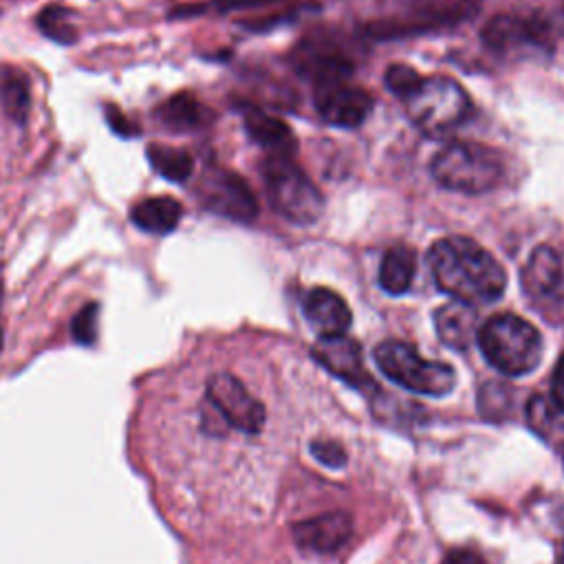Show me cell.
<instances>
[{
    "instance_id": "11",
    "label": "cell",
    "mask_w": 564,
    "mask_h": 564,
    "mask_svg": "<svg viewBox=\"0 0 564 564\" xmlns=\"http://www.w3.org/2000/svg\"><path fill=\"white\" fill-rule=\"evenodd\" d=\"M293 62L297 73L308 77L315 86L346 82V77L352 73L350 57L326 40L300 42L293 53Z\"/></svg>"
},
{
    "instance_id": "21",
    "label": "cell",
    "mask_w": 564,
    "mask_h": 564,
    "mask_svg": "<svg viewBox=\"0 0 564 564\" xmlns=\"http://www.w3.org/2000/svg\"><path fill=\"white\" fill-rule=\"evenodd\" d=\"M416 256L408 245H392L379 267V284L390 295H403L414 280Z\"/></svg>"
},
{
    "instance_id": "30",
    "label": "cell",
    "mask_w": 564,
    "mask_h": 564,
    "mask_svg": "<svg viewBox=\"0 0 564 564\" xmlns=\"http://www.w3.org/2000/svg\"><path fill=\"white\" fill-rule=\"evenodd\" d=\"M551 399H553V405L560 412H564V352L560 355L551 375Z\"/></svg>"
},
{
    "instance_id": "33",
    "label": "cell",
    "mask_w": 564,
    "mask_h": 564,
    "mask_svg": "<svg viewBox=\"0 0 564 564\" xmlns=\"http://www.w3.org/2000/svg\"><path fill=\"white\" fill-rule=\"evenodd\" d=\"M555 564H564V542H562V546L557 551V562Z\"/></svg>"
},
{
    "instance_id": "29",
    "label": "cell",
    "mask_w": 564,
    "mask_h": 564,
    "mask_svg": "<svg viewBox=\"0 0 564 564\" xmlns=\"http://www.w3.org/2000/svg\"><path fill=\"white\" fill-rule=\"evenodd\" d=\"M106 112V121H108V128L117 134V137H123V139H134L139 134V126L132 123L119 108L115 106H106L104 108Z\"/></svg>"
},
{
    "instance_id": "4",
    "label": "cell",
    "mask_w": 564,
    "mask_h": 564,
    "mask_svg": "<svg viewBox=\"0 0 564 564\" xmlns=\"http://www.w3.org/2000/svg\"><path fill=\"white\" fill-rule=\"evenodd\" d=\"M434 181L463 194H485L500 185L505 176L502 159L496 150L474 141H452L443 145L432 163Z\"/></svg>"
},
{
    "instance_id": "10",
    "label": "cell",
    "mask_w": 564,
    "mask_h": 564,
    "mask_svg": "<svg viewBox=\"0 0 564 564\" xmlns=\"http://www.w3.org/2000/svg\"><path fill=\"white\" fill-rule=\"evenodd\" d=\"M315 108L322 119L339 128H357L372 110V97L346 82L315 86Z\"/></svg>"
},
{
    "instance_id": "28",
    "label": "cell",
    "mask_w": 564,
    "mask_h": 564,
    "mask_svg": "<svg viewBox=\"0 0 564 564\" xmlns=\"http://www.w3.org/2000/svg\"><path fill=\"white\" fill-rule=\"evenodd\" d=\"M308 452L313 454V458L330 469H339L346 465V449L341 443L337 441H313Z\"/></svg>"
},
{
    "instance_id": "8",
    "label": "cell",
    "mask_w": 564,
    "mask_h": 564,
    "mask_svg": "<svg viewBox=\"0 0 564 564\" xmlns=\"http://www.w3.org/2000/svg\"><path fill=\"white\" fill-rule=\"evenodd\" d=\"M198 196L205 209L229 220L251 223L258 216V200L251 187L240 174L227 167L205 170L198 185Z\"/></svg>"
},
{
    "instance_id": "19",
    "label": "cell",
    "mask_w": 564,
    "mask_h": 564,
    "mask_svg": "<svg viewBox=\"0 0 564 564\" xmlns=\"http://www.w3.org/2000/svg\"><path fill=\"white\" fill-rule=\"evenodd\" d=\"M562 280V262L555 249L540 245L531 251L522 269V286L531 297L551 295Z\"/></svg>"
},
{
    "instance_id": "32",
    "label": "cell",
    "mask_w": 564,
    "mask_h": 564,
    "mask_svg": "<svg viewBox=\"0 0 564 564\" xmlns=\"http://www.w3.org/2000/svg\"><path fill=\"white\" fill-rule=\"evenodd\" d=\"M269 2H278V0H216V4L223 11H234V9H251V7H262Z\"/></svg>"
},
{
    "instance_id": "6",
    "label": "cell",
    "mask_w": 564,
    "mask_h": 564,
    "mask_svg": "<svg viewBox=\"0 0 564 564\" xmlns=\"http://www.w3.org/2000/svg\"><path fill=\"white\" fill-rule=\"evenodd\" d=\"M267 196L273 209L291 223L308 225L322 216L324 198L293 156L269 154L262 163Z\"/></svg>"
},
{
    "instance_id": "20",
    "label": "cell",
    "mask_w": 564,
    "mask_h": 564,
    "mask_svg": "<svg viewBox=\"0 0 564 564\" xmlns=\"http://www.w3.org/2000/svg\"><path fill=\"white\" fill-rule=\"evenodd\" d=\"M476 0H410L414 20L405 24V31H416V26H447L467 20L476 13Z\"/></svg>"
},
{
    "instance_id": "27",
    "label": "cell",
    "mask_w": 564,
    "mask_h": 564,
    "mask_svg": "<svg viewBox=\"0 0 564 564\" xmlns=\"http://www.w3.org/2000/svg\"><path fill=\"white\" fill-rule=\"evenodd\" d=\"M97 317H99V304L90 302L86 306H82V311L73 317L70 324V333L75 337V341L88 346L95 341L97 337Z\"/></svg>"
},
{
    "instance_id": "18",
    "label": "cell",
    "mask_w": 564,
    "mask_h": 564,
    "mask_svg": "<svg viewBox=\"0 0 564 564\" xmlns=\"http://www.w3.org/2000/svg\"><path fill=\"white\" fill-rule=\"evenodd\" d=\"M183 216V205L172 196H150L139 200L132 212L130 220L137 229L154 236L170 234L178 227Z\"/></svg>"
},
{
    "instance_id": "23",
    "label": "cell",
    "mask_w": 564,
    "mask_h": 564,
    "mask_svg": "<svg viewBox=\"0 0 564 564\" xmlns=\"http://www.w3.org/2000/svg\"><path fill=\"white\" fill-rule=\"evenodd\" d=\"M70 18H73L70 9L59 7V4H48L37 13L35 24L44 37H48L62 46H68V44L77 42V26L73 24Z\"/></svg>"
},
{
    "instance_id": "14",
    "label": "cell",
    "mask_w": 564,
    "mask_h": 564,
    "mask_svg": "<svg viewBox=\"0 0 564 564\" xmlns=\"http://www.w3.org/2000/svg\"><path fill=\"white\" fill-rule=\"evenodd\" d=\"M546 26L540 20H527V18H518V15H496L491 18L480 37L482 42L498 51H511V48H520L524 44H540L544 37Z\"/></svg>"
},
{
    "instance_id": "9",
    "label": "cell",
    "mask_w": 564,
    "mask_h": 564,
    "mask_svg": "<svg viewBox=\"0 0 564 564\" xmlns=\"http://www.w3.org/2000/svg\"><path fill=\"white\" fill-rule=\"evenodd\" d=\"M311 355L322 368H326L330 375L346 381L348 386L366 392H379L377 381L364 366L361 346L355 339L346 335L319 337L311 348Z\"/></svg>"
},
{
    "instance_id": "13",
    "label": "cell",
    "mask_w": 564,
    "mask_h": 564,
    "mask_svg": "<svg viewBox=\"0 0 564 564\" xmlns=\"http://www.w3.org/2000/svg\"><path fill=\"white\" fill-rule=\"evenodd\" d=\"M304 315L319 337L346 335L352 315L348 304L330 289L315 286L304 295Z\"/></svg>"
},
{
    "instance_id": "17",
    "label": "cell",
    "mask_w": 564,
    "mask_h": 564,
    "mask_svg": "<svg viewBox=\"0 0 564 564\" xmlns=\"http://www.w3.org/2000/svg\"><path fill=\"white\" fill-rule=\"evenodd\" d=\"M212 115L214 112L207 110L189 93H176L156 108V121L174 134H185L205 128L212 121Z\"/></svg>"
},
{
    "instance_id": "24",
    "label": "cell",
    "mask_w": 564,
    "mask_h": 564,
    "mask_svg": "<svg viewBox=\"0 0 564 564\" xmlns=\"http://www.w3.org/2000/svg\"><path fill=\"white\" fill-rule=\"evenodd\" d=\"M478 410L489 421H502L513 410V390L507 383L489 381L478 390Z\"/></svg>"
},
{
    "instance_id": "26",
    "label": "cell",
    "mask_w": 564,
    "mask_h": 564,
    "mask_svg": "<svg viewBox=\"0 0 564 564\" xmlns=\"http://www.w3.org/2000/svg\"><path fill=\"white\" fill-rule=\"evenodd\" d=\"M419 82H421V75L412 66H408V64H392L386 70V86L399 99L408 97Z\"/></svg>"
},
{
    "instance_id": "2",
    "label": "cell",
    "mask_w": 564,
    "mask_h": 564,
    "mask_svg": "<svg viewBox=\"0 0 564 564\" xmlns=\"http://www.w3.org/2000/svg\"><path fill=\"white\" fill-rule=\"evenodd\" d=\"M476 341L489 366L507 377L529 375L542 359V335L513 313L491 315L478 326Z\"/></svg>"
},
{
    "instance_id": "7",
    "label": "cell",
    "mask_w": 564,
    "mask_h": 564,
    "mask_svg": "<svg viewBox=\"0 0 564 564\" xmlns=\"http://www.w3.org/2000/svg\"><path fill=\"white\" fill-rule=\"evenodd\" d=\"M203 427L220 423L218 434L238 430L242 434H258L264 425V405L245 388V383L229 372H214L205 383Z\"/></svg>"
},
{
    "instance_id": "31",
    "label": "cell",
    "mask_w": 564,
    "mask_h": 564,
    "mask_svg": "<svg viewBox=\"0 0 564 564\" xmlns=\"http://www.w3.org/2000/svg\"><path fill=\"white\" fill-rule=\"evenodd\" d=\"M441 564H487V562L474 549H452V551L445 553Z\"/></svg>"
},
{
    "instance_id": "34",
    "label": "cell",
    "mask_w": 564,
    "mask_h": 564,
    "mask_svg": "<svg viewBox=\"0 0 564 564\" xmlns=\"http://www.w3.org/2000/svg\"><path fill=\"white\" fill-rule=\"evenodd\" d=\"M0 300H2V278H0Z\"/></svg>"
},
{
    "instance_id": "15",
    "label": "cell",
    "mask_w": 564,
    "mask_h": 564,
    "mask_svg": "<svg viewBox=\"0 0 564 564\" xmlns=\"http://www.w3.org/2000/svg\"><path fill=\"white\" fill-rule=\"evenodd\" d=\"M242 123L247 134L264 148L273 156H293L295 154V137L293 130L278 117L267 115L256 106L242 108Z\"/></svg>"
},
{
    "instance_id": "12",
    "label": "cell",
    "mask_w": 564,
    "mask_h": 564,
    "mask_svg": "<svg viewBox=\"0 0 564 564\" xmlns=\"http://www.w3.org/2000/svg\"><path fill=\"white\" fill-rule=\"evenodd\" d=\"M352 535V518L346 511L322 513L293 524V540L300 549L313 553H335Z\"/></svg>"
},
{
    "instance_id": "22",
    "label": "cell",
    "mask_w": 564,
    "mask_h": 564,
    "mask_svg": "<svg viewBox=\"0 0 564 564\" xmlns=\"http://www.w3.org/2000/svg\"><path fill=\"white\" fill-rule=\"evenodd\" d=\"M145 156L152 165V170L163 176L170 183H185L189 181L194 172V161L189 152L163 143H150L145 150Z\"/></svg>"
},
{
    "instance_id": "25",
    "label": "cell",
    "mask_w": 564,
    "mask_h": 564,
    "mask_svg": "<svg viewBox=\"0 0 564 564\" xmlns=\"http://www.w3.org/2000/svg\"><path fill=\"white\" fill-rule=\"evenodd\" d=\"M0 101H2V108L9 119H13L15 123H24L29 108H31L26 79L22 75L4 77V82L0 86Z\"/></svg>"
},
{
    "instance_id": "5",
    "label": "cell",
    "mask_w": 564,
    "mask_h": 564,
    "mask_svg": "<svg viewBox=\"0 0 564 564\" xmlns=\"http://www.w3.org/2000/svg\"><path fill=\"white\" fill-rule=\"evenodd\" d=\"M375 361L379 370L397 386L425 394L445 397L456 386V372L449 364L423 359L414 346L399 339H386L375 348Z\"/></svg>"
},
{
    "instance_id": "3",
    "label": "cell",
    "mask_w": 564,
    "mask_h": 564,
    "mask_svg": "<svg viewBox=\"0 0 564 564\" xmlns=\"http://www.w3.org/2000/svg\"><path fill=\"white\" fill-rule=\"evenodd\" d=\"M410 121L427 137H445L471 115L467 90L452 77H421L414 90L401 99Z\"/></svg>"
},
{
    "instance_id": "16",
    "label": "cell",
    "mask_w": 564,
    "mask_h": 564,
    "mask_svg": "<svg viewBox=\"0 0 564 564\" xmlns=\"http://www.w3.org/2000/svg\"><path fill=\"white\" fill-rule=\"evenodd\" d=\"M434 326H436L438 339L445 346L463 352L471 346V341L476 339V333H478L476 308L452 300L449 304H443L434 313Z\"/></svg>"
},
{
    "instance_id": "1",
    "label": "cell",
    "mask_w": 564,
    "mask_h": 564,
    "mask_svg": "<svg viewBox=\"0 0 564 564\" xmlns=\"http://www.w3.org/2000/svg\"><path fill=\"white\" fill-rule=\"evenodd\" d=\"M427 264L436 286L454 302L480 306L502 295L507 273L502 264L465 236H447L436 240L427 251Z\"/></svg>"
}]
</instances>
